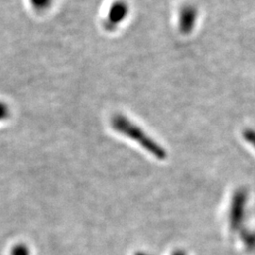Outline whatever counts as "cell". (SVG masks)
<instances>
[{
    "mask_svg": "<svg viewBox=\"0 0 255 255\" xmlns=\"http://www.w3.org/2000/svg\"><path fill=\"white\" fill-rule=\"evenodd\" d=\"M53 0H30L32 6L36 10H45L52 5Z\"/></svg>",
    "mask_w": 255,
    "mask_h": 255,
    "instance_id": "obj_3",
    "label": "cell"
},
{
    "mask_svg": "<svg viewBox=\"0 0 255 255\" xmlns=\"http://www.w3.org/2000/svg\"><path fill=\"white\" fill-rule=\"evenodd\" d=\"M9 116V106L3 102L0 101V121H3L5 119H8Z\"/></svg>",
    "mask_w": 255,
    "mask_h": 255,
    "instance_id": "obj_5",
    "label": "cell"
},
{
    "mask_svg": "<svg viewBox=\"0 0 255 255\" xmlns=\"http://www.w3.org/2000/svg\"><path fill=\"white\" fill-rule=\"evenodd\" d=\"M117 128L119 129L120 131H122L123 133H125L126 135L132 137L133 139H135L138 141V143L142 146H144L147 151L150 152V154L154 155L156 158L158 159H164L165 158V152L164 149L158 145H156L153 141L149 140L148 137H146L145 134H143L141 132L140 129L135 128L134 127H130L128 124H121L120 122H117Z\"/></svg>",
    "mask_w": 255,
    "mask_h": 255,
    "instance_id": "obj_1",
    "label": "cell"
},
{
    "mask_svg": "<svg viewBox=\"0 0 255 255\" xmlns=\"http://www.w3.org/2000/svg\"><path fill=\"white\" fill-rule=\"evenodd\" d=\"M175 255H184V254L183 253H178V254H176Z\"/></svg>",
    "mask_w": 255,
    "mask_h": 255,
    "instance_id": "obj_6",
    "label": "cell"
},
{
    "mask_svg": "<svg viewBox=\"0 0 255 255\" xmlns=\"http://www.w3.org/2000/svg\"><path fill=\"white\" fill-rule=\"evenodd\" d=\"M246 201V194L244 191H239L234 197L230 214V223L232 230H237L241 224V219L244 217V208Z\"/></svg>",
    "mask_w": 255,
    "mask_h": 255,
    "instance_id": "obj_2",
    "label": "cell"
},
{
    "mask_svg": "<svg viewBox=\"0 0 255 255\" xmlns=\"http://www.w3.org/2000/svg\"><path fill=\"white\" fill-rule=\"evenodd\" d=\"M10 255H30V253H29V249L26 245L18 244L12 248Z\"/></svg>",
    "mask_w": 255,
    "mask_h": 255,
    "instance_id": "obj_4",
    "label": "cell"
},
{
    "mask_svg": "<svg viewBox=\"0 0 255 255\" xmlns=\"http://www.w3.org/2000/svg\"></svg>",
    "mask_w": 255,
    "mask_h": 255,
    "instance_id": "obj_7",
    "label": "cell"
}]
</instances>
